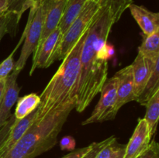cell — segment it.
I'll return each mask as SVG.
<instances>
[{"instance_id": "6da1fadb", "label": "cell", "mask_w": 159, "mask_h": 158, "mask_svg": "<svg viewBox=\"0 0 159 158\" xmlns=\"http://www.w3.org/2000/svg\"><path fill=\"white\" fill-rule=\"evenodd\" d=\"M120 17L109 6H99L92 19L82 44L80 70L76 86L75 109L82 112L100 92L108 78V60L112 53L107 43L112 27Z\"/></svg>"}, {"instance_id": "7a4b0ae2", "label": "cell", "mask_w": 159, "mask_h": 158, "mask_svg": "<svg viewBox=\"0 0 159 158\" xmlns=\"http://www.w3.org/2000/svg\"><path fill=\"white\" fill-rule=\"evenodd\" d=\"M85 33L86 31L62 60L61 64L40 95V102L37 108L36 120L43 119L68 104H76L75 91L80 70V55Z\"/></svg>"}, {"instance_id": "3957f363", "label": "cell", "mask_w": 159, "mask_h": 158, "mask_svg": "<svg viewBox=\"0 0 159 158\" xmlns=\"http://www.w3.org/2000/svg\"><path fill=\"white\" fill-rule=\"evenodd\" d=\"M75 108L72 102L50 113L40 120H35L30 128L2 158H35L56 145L68 116Z\"/></svg>"}, {"instance_id": "277c9868", "label": "cell", "mask_w": 159, "mask_h": 158, "mask_svg": "<svg viewBox=\"0 0 159 158\" xmlns=\"http://www.w3.org/2000/svg\"><path fill=\"white\" fill-rule=\"evenodd\" d=\"M45 8L46 0H39L33 3L29 9L27 24L23 31V45L20 57L15 63L14 70L21 71L30 56L37 49L43 29Z\"/></svg>"}, {"instance_id": "5b68a950", "label": "cell", "mask_w": 159, "mask_h": 158, "mask_svg": "<svg viewBox=\"0 0 159 158\" xmlns=\"http://www.w3.org/2000/svg\"><path fill=\"white\" fill-rule=\"evenodd\" d=\"M99 8V4L93 1L86 0L80 13L62 36L60 46L56 55V60H62L66 57L67 54L88 29L92 19Z\"/></svg>"}, {"instance_id": "8992f818", "label": "cell", "mask_w": 159, "mask_h": 158, "mask_svg": "<svg viewBox=\"0 0 159 158\" xmlns=\"http://www.w3.org/2000/svg\"><path fill=\"white\" fill-rule=\"evenodd\" d=\"M117 79L113 75L107 78L100 91V99L91 115L82 125H85L96 122H103L113 120L116 118L118 111L116 108Z\"/></svg>"}, {"instance_id": "52a82bcc", "label": "cell", "mask_w": 159, "mask_h": 158, "mask_svg": "<svg viewBox=\"0 0 159 158\" xmlns=\"http://www.w3.org/2000/svg\"><path fill=\"white\" fill-rule=\"evenodd\" d=\"M62 34L57 27L51 33L33 54V64L30 74L32 75L37 68H47L56 61V55L60 46Z\"/></svg>"}, {"instance_id": "ba28073f", "label": "cell", "mask_w": 159, "mask_h": 158, "mask_svg": "<svg viewBox=\"0 0 159 158\" xmlns=\"http://www.w3.org/2000/svg\"><path fill=\"white\" fill-rule=\"evenodd\" d=\"M20 71L13 70L6 77L4 91L0 102V128L4 125L11 116V109L19 98L20 87L17 84V77Z\"/></svg>"}, {"instance_id": "9c48e42d", "label": "cell", "mask_w": 159, "mask_h": 158, "mask_svg": "<svg viewBox=\"0 0 159 158\" xmlns=\"http://www.w3.org/2000/svg\"><path fill=\"white\" fill-rule=\"evenodd\" d=\"M148 125L144 119H139L133 134L126 144L125 154L124 158H137L144 153L152 142Z\"/></svg>"}, {"instance_id": "30bf717a", "label": "cell", "mask_w": 159, "mask_h": 158, "mask_svg": "<svg viewBox=\"0 0 159 158\" xmlns=\"http://www.w3.org/2000/svg\"><path fill=\"white\" fill-rule=\"evenodd\" d=\"M114 75L117 79L116 108L119 111L125 104L136 100L131 65L122 68Z\"/></svg>"}, {"instance_id": "8fae6325", "label": "cell", "mask_w": 159, "mask_h": 158, "mask_svg": "<svg viewBox=\"0 0 159 158\" xmlns=\"http://www.w3.org/2000/svg\"><path fill=\"white\" fill-rule=\"evenodd\" d=\"M67 1L68 0H46L43 29L38 45L58 27Z\"/></svg>"}, {"instance_id": "7c38bea8", "label": "cell", "mask_w": 159, "mask_h": 158, "mask_svg": "<svg viewBox=\"0 0 159 158\" xmlns=\"http://www.w3.org/2000/svg\"><path fill=\"white\" fill-rule=\"evenodd\" d=\"M132 16L144 35H150L159 31V13L148 10L143 6L132 3L128 7Z\"/></svg>"}, {"instance_id": "4fadbf2b", "label": "cell", "mask_w": 159, "mask_h": 158, "mask_svg": "<svg viewBox=\"0 0 159 158\" xmlns=\"http://www.w3.org/2000/svg\"><path fill=\"white\" fill-rule=\"evenodd\" d=\"M152 63H153V60L146 58L141 53L138 52L136 58L130 64L132 67L134 88L136 99L141 94L150 77Z\"/></svg>"}, {"instance_id": "5bb4252c", "label": "cell", "mask_w": 159, "mask_h": 158, "mask_svg": "<svg viewBox=\"0 0 159 158\" xmlns=\"http://www.w3.org/2000/svg\"><path fill=\"white\" fill-rule=\"evenodd\" d=\"M37 109L34 110L30 114L27 115L26 117L21 119H16L13 125L12 126L6 144L3 147V152L6 153L18 142L19 139L26 133L31 125L34 124L37 119Z\"/></svg>"}, {"instance_id": "9a60e30c", "label": "cell", "mask_w": 159, "mask_h": 158, "mask_svg": "<svg viewBox=\"0 0 159 158\" xmlns=\"http://www.w3.org/2000/svg\"><path fill=\"white\" fill-rule=\"evenodd\" d=\"M159 90V57L153 60L150 77L146 83L141 94L137 98L136 102L141 105H145L148 101Z\"/></svg>"}, {"instance_id": "2e32d148", "label": "cell", "mask_w": 159, "mask_h": 158, "mask_svg": "<svg viewBox=\"0 0 159 158\" xmlns=\"http://www.w3.org/2000/svg\"><path fill=\"white\" fill-rule=\"evenodd\" d=\"M86 0H68L65 7L63 15L58 25L62 35L65 34L76 17L79 15Z\"/></svg>"}, {"instance_id": "e0dca14e", "label": "cell", "mask_w": 159, "mask_h": 158, "mask_svg": "<svg viewBox=\"0 0 159 158\" xmlns=\"http://www.w3.org/2000/svg\"><path fill=\"white\" fill-rule=\"evenodd\" d=\"M40 96L35 93L18 98L14 116L16 119H21L37 109L40 105Z\"/></svg>"}, {"instance_id": "ac0fdd59", "label": "cell", "mask_w": 159, "mask_h": 158, "mask_svg": "<svg viewBox=\"0 0 159 158\" xmlns=\"http://www.w3.org/2000/svg\"><path fill=\"white\" fill-rule=\"evenodd\" d=\"M146 112L144 119L147 122L152 136L155 134L159 118V90L148 101L145 105Z\"/></svg>"}, {"instance_id": "d6986e66", "label": "cell", "mask_w": 159, "mask_h": 158, "mask_svg": "<svg viewBox=\"0 0 159 158\" xmlns=\"http://www.w3.org/2000/svg\"><path fill=\"white\" fill-rule=\"evenodd\" d=\"M142 35V43L138 47V52L150 60L159 57V31L150 35Z\"/></svg>"}, {"instance_id": "ffe728a7", "label": "cell", "mask_w": 159, "mask_h": 158, "mask_svg": "<svg viewBox=\"0 0 159 158\" xmlns=\"http://www.w3.org/2000/svg\"><path fill=\"white\" fill-rule=\"evenodd\" d=\"M125 150V144L119 143L115 137L99 150L95 158H124Z\"/></svg>"}, {"instance_id": "44dd1931", "label": "cell", "mask_w": 159, "mask_h": 158, "mask_svg": "<svg viewBox=\"0 0 159 158\" xmlns=\"http://www.w3.org/2000/svg\"><path fill=\"white\" fill-rule=\"evenodd\" d=\"M19 23L17 17L9 11L0 15V41L6 33H10L13 37L17 31Z\"/></svg>"}, {"instance_id": "7402d4cb", "label": "cell", "mask_w": 159, "mask_h": 158, "mask_svg": "<svg viewBox=\"0 0 159 158\" xmlns=\"http://www.w3.org/2000/svg\"><path fill=\"white\" fill-rule=\"evenodd\" d=\"M99 4V6H109L113 12L117 14L120 17L122 16L124 11L134 3V0H90Z\"/></svg>"}, {"instance_id": "603a6c76", "label": "cell", "mask_w": 159, "mask_h": 158, "mask_svg": "<svg viewBox=\"0 0 159 158\" xmlns=\"http://www.w3.org/2000/svg\"><path fill=\"white\" fill-rule=\"evenodd\" d=\"M7 2L9 6L8 11L15 15L19 21L25 11L29 9L33 4L30 0H7Z\"/></svg>"}, {"instance_id": "cb8c5ba5", "label": "cell", "mask_w": 159, "mask_h": 158, "mask_svg": "<svg viewBox=\"0 0 159 158\" xmlns=\"http://www.w3.org/2000/svg\"><path fill=\"white\" fill-rule=\"evenodd\" d=\"M20 45V43H19L18 45L14 49V50L11 53L10 55L6 57L2 63H0V80H5L14 70L15 61H14L13 55Z\"/></svg>"}, {"instance_id": "d4e9b609", "label": "cell", "mask_w": 159, "mask_h": 158, "mask_svg": "<svg viewBox=\"0 0 159 158\" xmlns=\"http://www.w3.org/2000/svg\"><path fill=\"white\" fill-rule=\"evenodd\" d=\"M15 120L16 119L14 115H11L9 119L6 121L4 125L0 128V152L2 150L3 147L6 144V140L8 139V136H9V133H10L11 128L13 125Z\"/></svg>"}, {"instance_id": "484cf974", "label": "cell", "mask_w": 159, "mask_h": 158, "mask_svg": "<svg viewBox=\"0 0 159 158\" xmlns=\"http://www.w3.org/2000/svg\"><path fill=\"white\" fill-rule=\"evenodd\" d=\"M114 138H115L114 136H110V137L107 138V139H104V140L101 141V142L93 143L92 148L90 149L89 151L87 153H85L82 158H95L96 155H97V153H99V150H100L102 147H105L107 144H108L109 143L111 142Z\"/></svg>"}, {"instance_id": "4316f807", "label": "cell", "mask_w": 159, "mask_h": 158, "mask_svg": "<svg viewBox=\"0 0 159 158\" xmlns=\"http://www.w3.org/2000/svg\"><path fill=\"white\" fill-rule=\"evenodd\" d=\"M137 158H159V145L154 139L147 150Z\"/></svg>"}, {"instance_id": "83f0119b", "label": "cell", "mask_w": 159, "mask_h": 158, "mask_svg": "<svg viewBox=\"0 0 159 158\" xmlns=\"http://www.w3.org/2000/svg\"><path fill=\"white\" fill-rule=\"evenodd\" d=\"M75 139L71 136H64L60 141V147L61 150H71V151H72L75 148Z\"/></svg>"}, {"instance_id": "f1b7e54d", "label": "cell", "mask_w": 159, "mask_h": 158, "mask_svg": "<svg viewBox=\"0 0 159 158\" xmlns=\"http://www.w3.org/2000/svg\"><path fill=\"white\" fill-rule=\"evenodd\" d=\"M92 146H93V143L90 144L88 147H82V148L77 149V150H72L71 153L65 155V156H64L61 158H82L85 153H87L89 151L90 149L92 148Z\"/></svg>"}, {"instance_id": "f546056e", "label": "cell", "mask_w": 159, "mask_h": 158, "mask_svg": "<svg viewBox=\"0 0 159 158\" xmlns=\"http://www.w3.org/2000/svg\"><path fill=\"white\" fill-rule=\"evenodd\" d=\"M9 6H8L7 0H0V15L8 11Z\"/></svg>"}, {"instance_id": "4dcf8cb0", "label": "cell", "mask_w": 159, "mask_h": 158, "mask_svg": "<svg viewBox=\"0 0 159 158\" xmlns=\"http://www.w3.org/2000/svg\"><path fill=\"white\" fill-rule=\"evenodd\" d=\"M6 79H5V80H0V102H1L2 97V94H3V91H4Z\"/></svg>"}, {"instance_id": "1f68e13d", "label": "cell", "mask_w": 159, "mask_h": 158, "mask_svg": "<svg viewBox=\"0 0 159 158\" xmlns=\"http://www.w3.org/2000/svg\"><path fill=\"white\" fill-rule=\"evenodd\" d=\"M3 154H4V152H3V149H2V151L0 152V158L2 157Z\"/></svg>"}, {"instance_id": "d6a6232c", "label": "cell", "mask_w": 159, "mask_h": 158, "mask_svg": "<svg viewBox=\"0 0 159 158\" xmlns=\"http://www.w3.org/2000/svg\"><path fill=\"white\" fill-rule=\"evenodd\" d=\"M30 1L32 2L33 3H34V2H37V1H39V0H30Z\"/></svg>"}]
</instances>
